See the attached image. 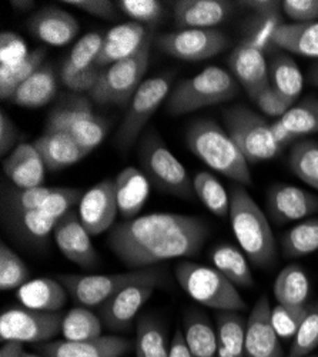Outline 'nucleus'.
<instances>
[{
  "instance_id": "1",
  "label": "nucleus",
  "mask_w": 318,
  "mask_h": 357,
  "mask_svg": "<svg viewBox=\"0 0 318 357\" xmlns=\"http://www.w3.org/2000/svg\"><path fill=\"white\" fill-rule=\"evenodd\" d=\"M207 236L209 226L201 218L153 213L116 225L107 245L122 263L137 271L164 260L196 256Z\"/></svg>"
},
{
  "instance_id": "2",
  "label": "nucleus",
  "mask_w": 318,
  "mask_h": 357,
  "mask_svg": "<svg viewBox=\"0 0 318 357\" xmlns=\"http://www.w3.org/2000/svg\"><path fill=\"white\" fill-rule=\"evenodd\" d=\"M228 215L236 239L248 260L262 269L274 266L277 245L267 216L241 185L231 188Z\"/></svg>"
},
{
  "instance_id": "3",
  "label": "nucleus",
  "mask_w": 318,
  "mask_h": 357,
  "mask_svg": "<svg viewBox=\"0 0 318 357\" xmlns=\"http://www.w3.org/2000/svg\"><path fill=\"white\" fill-rule=\"evenodd\" d=\"M186 142L191 153L216 172L233 178L241 186L253 185L248 162L227 132L214 121L201 119L191 123L186 133Z\"/></svg>"
},
{
  "instance_id": "4",
  "label": "nucleus",
  "mask_w": 318,
  "mask_h": 357,
  "mask_svg": "<svg viewBox=\"0 0 318 357\" xmlns=\"http://www.w3.org/2000/svg\"><path fill=\"white\" fill-rule=\"evenodd\" d=\"M240 83L230 72L209 66L198 75L180 82L167 99L166 107L171 116L187 114L203 107L234 99Z\"/></svg>"
},
{
  "instance_id": "5",
  "label": "nucleus",
  "mask_w": 318,
  "mask_h": 357,
  "mask_svg": "<svg viewBox=\"0 0 318 357\" xmlns=\"http://www.w3.org/2000/svg\"><path fill=\"white\" fill-rule=\"evenodd\" d=\"M176 279L182 289L200 305L220 312L246 309V302L237 287L214 267L180 261L176 266Z\"/></svg>"
},
{
  "instance_id": "6",
  "label": "nucleus",
  "mask_w": 318,
  "mask_h": 357,
  "mask_svg": "<svg viewBox=\"0 0 318 357\" xmlns=\"http://www.w3.org/2000/svg\"><path fill=\"white\" fill-rule=\"evenodd\" d=\"M163 272L156 266L116 275L59 276V282L73 297V301L84 307L102 306L114 294H118L119 291L134 284L159 286L163 282Z\"/></svg>"
},
{
  "instance_id": "7",
  "label": "nucleus",
  "mask_w": 318,
  "mask_h": 357,
  "mask_svg": "<svg viewBox=\"0 0 318 357\" xmlns=\"http://www.w3.org/2000/svg\"><path fill=\"white\" fill-rule=\"evenodd\" d=\"M138 159L141 172L146 174L149 182L160 190L180 199H191L196 196L187 170L170 152V149L154 129H150L143 136Z\"/></svg>"
},
{
  "instance_id": "8",
  "label": "nucleus",
  "mask_w": 318,
  "mask_h": 357,
  "mask_svg": "<svg viewBox=\"0 0 318 357\" xmlns=\"http://www.w3.org/2000/svg\"><path fill=\"white\" fill-rule=\"evenodd\" d=\"M150 47L152 35L137 53L110 65L104 72H102L100 79L89 93V98L100 106L114 105L126 107L132 102L137 89L143 83L144 75H146Z\"/></svg>"
},
{
  "instance_id": "9",
  "label": "nucleus",
  "mask_w": 318,
  "mask_h": 357,
  "mask_svg": "<svg viewBox=\"0 0 318 357\" xmlns=\"http://www.w3.org/2000/svg\"><path fill=\"white\" fill-rule=\"evenodd\" d=\"M225 132L248 163L274 159L280 146L274 139L271 125L263 116L246 106H233L223 112Z\"/></svg>"
},
{
  "instance_id": "10",
  "label": "nucleus",
  "mask_w": 318,
  "mask_h": 357,
  "mask_svg": "<svg viewBox=\"0 0 318 357\" xmlns=\"http://www.w3.org/2000/svg\"><path fill=\"white\" fill-rule=\"evenodd\" d=\"M170 84L171 77L167 75L150 77L140 84L116 135V143L122 152H127L146 128L150 117L167 98Z\"/></svg>"
},
{
  "instance_id": "11",
  "label": "nucleus",
  "mask_w": 318,
  "mask_h": 357,
  "mask_svg": "<svg viewBox=\"0 0 318 357\" xmlns=\"http://www.w3.org/2000/svg\"><path fill=\"white\" fill-rule=\"evenodd\" d=\"M62 312H39L27 307L9 309L0 316V339L3 342L40 343L62 332Z\"/></svg>"
},
{
  "instance_id": "12",
  "label": "nucleus",
  "mask_w": 318,
  "mask_h": 357,
  "mask_svg": "<svg viewBox=\"0 0 318 357\" xmlns=\"http://www.w3.org/2000/svg\"><path fill=\"white\" fill-rule=\"evenodd\" d=\"M157 47L186 62L206 61L228 46V38L217 29H180L157 38Z\"/></svg>"
},
{
  "instance_id": "13",
  "label": "nucleus",
  "mask_w": 318,
  "mask_h": 357,
  "mask_svg": "<svg viewBox=\"0 0 318 357\" xmlns=\"http://www.w3.org/2000/svg\"><path fill=\"white\" fill-rule=\"evenodd\" d=\"M103 38L99 33L83 36L65 59L61 70L62 83L74 93L92 92L100 79V68L96 59L100 53Z\"/></svg>"
},
{
  "instance_id": "14",
  "label": "nucleus",
  "mask_w": 318,
  "mask_h": 357,
  "mask_svg": "<svg viewBox=\"0 0 318 357\" xmlns=\"http://www.w3.org/2000/svg\"><path fill=\"white\" fill-rule=\"evenodd\" d=\"M119 213L116 183L111 178L95 185L84 192L79 203V216L90 236H97L107 231Z\"/></svg>"
},
{
  "instance_id": "15",
  "label": "nucleus",
  "mask_w": 318,
  "mask_h": 357,
  "mask_svg": "<svg viewBox=\"0 0 318 357\" xmlns=\"http://www.w3.org/2000/svg\"><path fill=\"white\" fill-rule=\"evenodd\" d=\"M54 242L62 255L83 269H93L99 256L92 245L90 234L74 211L65 215L54 227Z\"/></svg>"
},
{
  "instance_id": "16",
  "label": "nucleus",
  "mask_w": 318,
  "mask_h": 357,
  "mask_svg": "<svg viewBox=\"0 0 318 357\" xmlns=\"http://www.w3.org/2000/svg\"><path fill=\"white\" fill-rule=\"evenodd\" d=\"M246 357H283L284 351L271 323V307L267 296L254 305L246 323Z\"/></svg>"
},
{
  "instance_id": "17",
  "label": "nucleus",
  "mask_w": 318,
  "mask_h": 357,
  "mask_svg": "<svg viewBox=\"0 0 318 357\" xmlns=\"http://www.w3.org/2000/svg\"><path fill=\"white\" fill-rule=\"evenodd\" d=\"M269 216L276 225L297 222L318 212V196L292 185H274L267 192Z\"/></svg>"
},
{
  "instance_id": "18",
  "label": "nucleus",
  "mask_w": 318,
  "mask_h": 357,
  "mask_svg": "<svg viewBox=\"0 0 318 357\" xmlns=\"http://www.w3.org/2000/svg\"><path fill=\"white\" fill-rule=\"evenodd\" d=\"M228 66L236 80L244 87V91L253 100L270 86L264 53L247 42L240 43L231 52Z\"/></svg>"
},
{
  "instance_id": "19",
  "label": "nucleus",
  "mask_w": 318,
  "mask_h": 357,
  "mask_svg": "<svg viewBox=\"0 0 318 357\" xmlns=\"http://www.w3.org/2000/svg\"><path fill=\"white\" fill-rule=\"evenodd\" d=\"M156 286L153 284H134L118 294H114L100 306V319L103 324L111 331H127L140 307L146 303Z\"/></svg>"
},
{
  "instance_id": "20",
  "label": "nucleus",
  "mask_w": 318,
  "mask_h": 357,
  "mask_svg": "<svg viewBox=\"0 0 318 357\" xmlns=\"http://www.w3.org/2000/svg\"><path fill=\"white\" fill-rule=\"evenodd\" d=\"M36 349L45 357H120L132 349V343L119 336H102L88 342L40 343Z\"/></svg>"
},
{
  "instance_id": "21",
  "label": "nucleus",
  "mask_w": 318,
  "mask_h": 357,
  "mask_svg": "<svg viewBox=\"0 0 318 357\" xmlns=\"http://www.w3.org/2000/svg\"><path fill=\"white\" fill-rule=\"evenodd\" d=\"M150 35L152 32H148L146 27L136 22L123 23L110 29L103 38L96 65L99 68H104L133 56L146 43Z\"/></svg>"
},
{
  "instance_id": "22",
  "label": "nucleus",
  "mask_w": 318,
  "mask_h": 357,
  "mask_svg": "<svg viewBox=\"0 0 318 357\" xmlns=\"http://www.w3.org/2000/svg\"><path fill=\"white\" fill-rule=\"evenodd\" d=\"M31 33L51 46H65L79 33V22L59 8H45L27 20Z\"/></svg>"
},
{
  "instance_id": "23",
  "label": "nucleus",
  "mask_w": 318,
  "mask_h": 357,
  "mask_svg": "<svg viewBox=\"0 0 318 357\" xmlns=\"http://www.w3.org/2000/svg\"><path fill=\"white\" fill-rule=\"evenodd\" d=\"M6 176L20 189L42 188L46 165L33 143H20L3 162Z\"/></svg>"
},
{
  "instance_id": "24",
  "label": "nucleus",
  "mask_w": 318,
  "mask_h": 357,
  "mask_svg": "<svg viewBox=\"0 0 318 357\" xmlns=\"http://www.w3.org/2000/svg\"><path fill=\"white\" fill-rule=\"evenodd\" d=\"M173 10L180 29H213L230 16L233 3L225 0H179Z\"/></svg>"
},
{
  "instance_id": "25",
  "label": "nucleus",
  "mask_w": 318,
  "mask_h": 357,
  "mask_svg": "<svg viewBox=\"0 0 318 357\" xmlns=\"http://www.w3.org/2000/svg\"><path fill=\"white\" fill-rule=\"evenodd\" d=\"M33 144L50 172L69 167L88 156L67 132H45Z\"/></svg>"
},
{
  "instance_id": "26",
  "label": "nucleus",
  "mask_w": 318,
  "mask_h": 357,
  "mask_svg": "<svg viewBox=\"0 0 318 357\" xmlns=\"http://www.w3.org/2000/svg\"><path fill=\"white\" fill-rule=\"evenodd\" d=\"M114 183L119 213L127 220L134 219L149 199V178L136 167H126L116 177Z\"/></svg>"
},
{
  "instance_id": "27",
  "label": "nucleus",
  "mask_w": 318,
  "mask_h": 357,
  "mask_svg": "<svg viewBox=\"0 0 318 357\" xmlns=\"http://www.w3.org/2000/svg\"><path fill=\"white\" fill-rule=\"evenodd\" d=\"M16 297L23 307L27 309L61 312L67 301V290L59 280L39 278L20 286L16 290Z\"/></svg>"
},
{
  "instance_id": "28",
  "label": "nucleus",
  "mask_w": 318,
  "mask_h": 357,
  "mask_svg": "<svg viewBox=\"0 0 318 357\" xmlns=\"http://www.w3.org/2000/svg\"><path fill=\"white\" fill-rule=\"evenodd\" d=\"M5 215L9 230L26 243H45L59 222L40 211H5Z\"/></svg>"
},
{
  "instance_id": "29",
  "label": "nucleus",
  "mask_w": 318,
  "mask_h": 357,
  "mask_svg": "<svg viewBox=\"0 0 318 357\" xmlns=\"http://www.w3.org/2000/svg\"><path fill=\"white\" fill-rule=\"evenodd\" d=\"M56 92L57 76L50 65H43L32 77L16 89L10 102L22 107L36 109L51 102Z\"/></svg>"
},
{
  "instance_id": "30",
  "label": "nucleus",
  "mask_w": 318,
  "mask_h": 357,
  "mask_svg": "<svg viewBox=\"0 0 318 357\" xmlns=\"http://www.w3.org/2000/svg\"><path fill=\"white\" fill-rule=\"evenodd\" d=\"M92 99L81 93H65L54 103L49 113L46 132H70L81 119L95 114Z\"/></svg>"
},
{
  "instance_id": "31",
  "label": "nucleus",
  "mask_w": 318,
  "mask_h": 357,
  "mask_svg": "<svg viewBox=\"0 0 318 357\" xmlns=\"http://www.w3.org/2000/svg\"><path fill=\"white\" fill-rule=\"evenodd\" d=\"M274 45L307 57H318V22L281 24L274 35Z\"/></svg>"
},
{
  "instance_id": "32",
  "label": "nucleus",
  "mask_w": 318,
  "mask_h": 357,
  "mask_svg": "<svg viewBox=\"0 0 318 357\" xmlns=\"http://www.w3.org/2000/svg\"><path fill=\"white\" fill-rule=\"evenodd\" d=\"M270 86L278 92V95L290 103L296 105V100L303 91V75L297 63L290 56L277 54L269 69Z\"/></svg>"
},
{
  "instance_id": "33",
  "label": "nucleus",
  "mask_w": 318,
  "mask_h": 357,
  "mask_svg": "<svg viewBox=\"0 0 318 357\" xmlns=\"http://www.w3.org/2000/svg\"><path fill=\"white\" fill-rule=\"evenodd\" d=\"M273 290L278 305L305 306L310 294V282L301 266L290 264L278 273Z\"/></svg>"
},
{
  "instance_id": "34",
  "label": "nucleus",
  "mask_w": 318,
  "mask_h": 357,
  "mask_svg": "<svg viewBox=\"0 0 318 357\" xmlns=\"http://www.w3.org/2000/svg\"><path fill=\"white\" fill-rule=\"evenodd\" d=\"M237 312H221L217 316L218 357H246V323Z\"/></svg>"
},
{
  "instance_id": "35",
  "label": "nucleus",
  "mask_w": 318,
  "mask_h": 357,
  "mask_svg": "<svg viewBox=\"0 0 318 357\" xmlns=\"http://www.w3.org/2000/svg\"><path fill=\"white\" fill-rule=\"evenodd\" d=\"M212 261L227 280L234 286L253 287L254 279L243 253L230 245H220L212 252Z\"/></svg>"
},
{
  "instance_id": "36",
  "label": "nucleus",
  "mask_w": 318,
  "mask_h": 357,
  "mask_svg": "<svg viewBox=\"0 0 318 357\" xmlns=\"http://www.w3.org/2000/svg\"><path fill=\"white\" fill-rule=\"evenodd\" d=\"M281 8V3L270 8L267 10H260L254 12L253 19H250L246 23V40L251 46L262 50L263 53L271 50L274 47V35L277 29L284 24L281 22V16L278 9Z\"/></svg>"
},
{
  "instance_id": "37",
  "label": "nucleus",
  "mask_w": 318,
  "mask_h": 357,
  "mask_svg": "<svg viewBox=\"0 0 318 357\" xmlns=\"http://www.w3.org/2000/svg\"><path fill=\"white\" fill-rule=\"evenodd\" d=\"M184 329L190 357H218L217 333L205 316H187Z\"/></svg>"
},
{
  "instance_id": "38",
  "label": "nucleus",
  "mask_w": 318,
  "mask_h": 357,
  "mask_svg": "<svg viewBox=\"0 0 318 357\" xmlns=\"http://www.w3.org/2000/svg\"><path fill=\"white\" fill-rule=\"evenodd\" d=\"M100 316L86 307H74L63 316L62 335L67 342H88L102 337Z\"/></svg>"
},
{
  "instance_id": "39",
  "label": "nucleus",
  "mask_w": 318,
  "mask_h": 357,
  "mask_svg": "<svg viewBox=\"0 0 318 357\" xmlns=\"http://www.w3.org/2000/svg\"><path fill=\"white\" fill-rule=\"evenodd\" d=\"M288 165L300 181L318 190V143L315 140L296 142L288 156Z\"/></svg>"
},
{
  "instance_id": "40",
  "label": "nucleus",
  "mask_w": 318,
  "mask_h": 357,
  "mask_svg": "<svg viewBox=\"0 0 318 357\" xmlns=\"http://www.w3.org/2000/svg\"><path fill=\"white\" fill-rule=\"evenodd\" d=\"M46 59V50L39 47L29 53L23 62L13 68H0V96L3 100H10L16 89L32 77L42 66Z\"/></svg>"
},
{
  "instance_id": "41",
  "label": "nucleus",
  "mask_w": 318,
  "mask_h": 357,
  "mask_svg": "<svg viewBox=\"0 0 318 357\" xmlns=\"http://www.w3.org/2000/svg\"><path fill=\"white\" fill-rule=\"evenodd\" d=\"M193 188L196 196L213 215L224 218L230 213V197L216 176L209 172L197 173L193 178Z\"/></svg>"
},
{
  "instance_id": "42",
  "label": "nucleus",
  "mask_w": 318,
  "mask_h": 357,
  "mask_svg": "<svg viewBox=\"0 0 318 357\" xmlns=\"http://www.w3.org/2000/svg\"><path fill=\"white\" fill-rule=\"evenodd\" d=\"M285 257L294 259L318 250V218L308 219L288 230L281 239Z\"/></svg>"
},
{
  "instance_id": "43",
  "label": "nucleus",
  "mask_w": 318,
  "mask_h": 357,
  "mask_svg": "<svg viewBox=\"0 0 318 357\" xmlns=\"http://www.w3.org/2000/svg\"><path fill=\"white\" fill-rule=\"evenodd\" d=\"M136 356L137 357H168L164 332L161 326L152 317H141L136 329Z\"/></svg>"
},
{
  "instance_id": "44",
  "label": "nucleus",
  "mask_w": 318,
  "mask_h": 357,
  "mask_svg": "<svg viewBox=\"0 0 318 357\" xmlns=\"http://www.w3.org/2000/svg\"><path fill=\"white\" fill-rule=\"evenodd\" d=\"M281 123L296 137L318 132V99L308 96L294 105L283 117Z\"/></svg>"
},
{
  "instance_id": "45",
  "label": "nucleus",
  "mask_w": 318,
  "mask_h": 357,
  "mask_svg": "<svg viewBox=\"0 0 318 357\" xmlns=\"http://www.w3.org/2000/svg\"><path fill=\"white\" fill-rule=\"evenodd\" d=\"M109 132V123L104 117L99 114H92L81 119L70 129V135L77 142L86 153L93 152L95 149L104 140Z\"/></svg>"
},
{
  "instance_id": "46",
  "label": "nucleus",
  "mask_w": 318,
  "mask_h": 357,
  "mask_svg": "<svg viewBox=\"0 0 318 357\" xmlns=\"http://www.w3.org/2000/svg\"><path fill=\"white\" fill-rule=\"evenodd\" d=\"M29 269L17 253L8 245L0 246V289L15 290L27 283Z\"/></svg>"
},
{
  "instance_id": "47",
  "label": "nucleus",
  "mask_w": 318,
  "mask_h": 357,
  "mask_svg": "<svg viewBox=\"0 0 318 357\" xmlns=\"http://www.w3.org/2000/svg\"><path fill=\"white\" fill-rule=\"evenodd\" d=\"M318 347V302L308 305L307 313L294 336L290 357H305Z\"/></svg>"
},
{
  "instance_id": "48",
  "label": "nucleus",
  "mask_w": 318,
  "mask_h": 357,
  "mask_svg": "<svg viewBox=\"0 0 318 357\" xmlns=\"http://www.w3.org/2000/svg\"><path fill=\"white\" fill-rule=\"evenodd\" d=\"M308 305L305 306H288L277 305L271 310V323L277 336L288 340L297 335L300 324L307 313Z\"/></svg>"
},
{
  "instance_id": "49",
  "label": "nucleus",
  "mask_w": 318,
  "mask_h": 357,
  "mask_svg": "<svg viewBox=\"0 0 318 357\" xmlns=\"http://www.w3.org/2000/svg\"><path fill=\"white\" fill-rule=\"evenodd\" d=\"M84 192L76 188H51L49 197L40 206V212L49 218L61 220L65 215L72 212L73 206L80 203Z\"/></svg>"
},
{
  "instance_id": "50",
  "label": "nucleus",
  "mask_w": 318,
  "mask_h": 357,
  "mask_svg": "<svg viewBox=\"0 0 318 357\" xmlns=\"http://www.w3.org/2000/svg\"><path fill=\"white\" fill-rule=\"evenodd\" d=\"M51 188L35 189H8L5 196V211H39L40 206L49 197Z\"/></svg>"
},
{
  "instance_id": "51",
  "label": "nucleus",
  "mask_w": 318,
  "mask_h": 357,
  "mask_svg": "<svg viewBox=\"0 0 318 357\" xmlns=\"http://www.w3.org/2000/svg\"><path fill=\"white\" fill-rule=\"evenodd\" d=\"M119 9L140 24H156L163 19V5L159 0H120Z\"/></svg>"
},
{
  "instance_id": "52",
  "label": "nucleus",
  "mask_w": 318,
  "mask_h": 357,
  "mask_svg": "<svg viewBox=\"0 0 318 357\" xmlns=\"http://www.w3.org/2000/svg\"><path fill=\"white\" fill-rule=\"evenodd\" d=\"M27 46L24 40L13 33L3 32L0 36V68H13L23 62L29 56Z\"/></svg>"
},
{
  "instance_id": "53",
  "label": "nucleus",
  "mask_w": 318,
  "mask_h": 357,
  "mask_svg": "<svg viewBox=\"0 0 318 357\" xmlns=\"http://www.w3.org/2000/svg\"><path fill=\"white\" fill-rule=\"evenodd\" d=\"M284 13L299 23H308L318 19V0H284Z\"/></svg>"
},
{
  "instance_id": "54",
  "label": "nucleus",
  "mask_w": 318,
  "mask_h": 357,
  "mask_svg": "<svg viewBox=\"0 0 318 357\" xmlns=\"http://www.w3.org/2000/svg\"><path fill=\"white\" fill-rule=\"evenodd\" d=\"M254 102L257 103L260 110H263L267 116H273V117H283L293 107L287 100H284L278 95L276 89H273L271 86L266 87L264 91L257 96Z\"/></svg>"
},
{
  "instance_id": "55",
  "label": "nucleus",
  "mask_w": 318,
  "mask_h": 357,
  "mask_svg": "<svg viewBox=\"0 0 318 357\" xmlns=\"http://www.w3.org/2000/svg\"><path fill=\"white\" fill-rule=\"evenodd\" d=\"M65 3L104 20L119 19V13L116 10V5L113 2H109V0H66Z\"/></svg>"
},
{
  "instance_id": "56",
  "label": "nucleus",
  "mask_w": 318,
  "mask_h": 357,
  "mask_svg": "<svg viewBox=\"0 0 318 357\" xmlns=\"http://www.w3.org/2000/svg\"><path fill=\"white\" fill-rule=\"evenodd\" d=\"M19 132L5 110L0 112V153L6 156L17 142Z\"/></svg>"
},
{
  "instance_id": "57",
  "label": "nucleus",
  "mask_w": 318,
  "mask_h": 357,
  "mask_svg": "<svg viewBox=\"0 0 318 357\" xmlns=\"http://www.w3.org/2000/svg\"><path fill=\"white\" fill-rule=\"evenodd\" d=\"M168 357H190L184 335L180 331H177L175 337H173Z\"/></svg>"
},
{
  "instance_id": "58",
  "label": "nucleus",
  "mask_w": 318,
  "mask_h": 357,
  "mask_svg": "<svg viewBox=\"0 0 318 357\" xmlns=\"http://www.w3.org/2000/svg\"><path fill=\"white\" fill-rule=\"evenodd\" d=\"M271 129H273L274 139H276V142L278 143L280 147H284L287 144H290L292 142H294L297 139L294 135H292L290 132L285 129V126L281 123L280 119L271 125Z\"/></svg>"
},
{
  "instance_id": "59",
  "label": "nucleus",
  "mask_w": 318,
  "mask_h": 357,
  "mask_svg": "<svg viewBox=\"0 0 318 357\" xmlns=\"http://www.w3.org/2000/svg\"><path fill=\"white\" fill-rule=\"evenodd\" d=\"M23 343L22 342H6L0 349V357H23Z\"/></svg>"
},
{
  "instance_id": "60",
  "label": "nucleus",
  "mask_w": 318,
  "mask_h": 357,
  "mask_svg": "<svg viewBox=\"0 0 318 357\" xmlns=\"http://www.w3.org/2000/svg\"><path fill=\"white\" fill-rule=\"evenodd\" d=\"M310 80H311V83L314 86L318 87V65L311 68V70H310Z\"/></svg>"
},
{
  "instance_id": "61",
  "label": "nucleus",
  "mask_w": 318,
  "mask_h": 357,
  "mask_svg": "<svg viewBox=\"0 0 318 357\" xmlns=\"http://www.w3.org/2000/svg\"><path fill=\"white\" fill-rule=\"evenodd\" d=\"M12 5H13L15 8H22V9H24V8H31V6L33 5V2H12Z\"/></svg>"
},
{
  "instance_id": "62",
  "label": "nucleus",
  "mask_w": 318,
  "mask_h": 357,
  "mask_svg": "<svg viewBox=\"0 0 318 357\" xmlns=\"http://www.w3.org/2000/svg\"><path fill=\"white\" fill-rule=\"evenodd\" d=\"M23 357H45V356H38V354H32V353H26V351H24Z\"/></svg>"
},
{
  "instance_id": "63",
  "label": "nucleus",
  "mask_w": 318,
  "mask_h": 357,
  "mask_svg": "<svg viewBox=\"0 0 318 357\" xmlns=\"http://www.w3.org/2000/svg\"><path fill=\"white\" fill-rule=\"evenodd\" d=\"M305 357H318V356H305Z\"/></svg>"
}]
</instances>
